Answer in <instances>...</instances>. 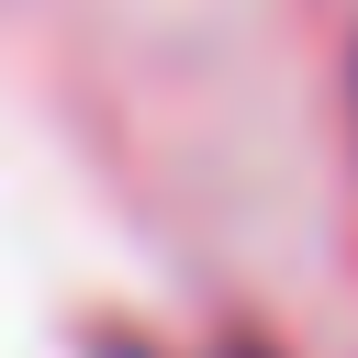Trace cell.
Segmentation results:
<instances>
[{
    "instance_id": "1",
    "label": "cell",
    "mask_w": 358,
    "mask_h": 358,
    "mask_svg": "<svg viewBox=\"0 0 358 358\" xmlns=\"http://www.w3.org/2000/svg\"><path fill=\"white\" fill-rule=\"evenodd\" d=\"M246 358H257V347H246Z\"/></svg>"
}]
</instances>
